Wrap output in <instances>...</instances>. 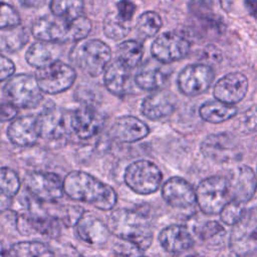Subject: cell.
<instances>
[{"label": "cell", "mask_w": 257, "mask_h": 257, "mask_svg": "<svg viewBox=\"0 0 257 257\" xmlns=\"http://www.w3.org/2000/svg\"><path fill=\"white\" fill-rule=\"evenodd\" d=\"M20 180L17 173L8 168L2 167L0 171V190L1 195L10 199L15 197L20 189Z\"/></svg>", "instance_id": "cell-36"}, {"label": "cell", "mask_w": 257, "mask_h": 257, "mask_svg": "<svg viewBox=\"0 0 257 257\" xmlns=\"http://www.w3.org/2000/svg\"><path fill=\"white\" fill-rule=\"evenodd\" d=\"M74 226L76 235L86 244L103 245L109 238L108 226L91 213L83 212Z\"/></svg>", "instance_id": "cell-21"}, {"label": "cell", "mask_w": 257, "mask_h": 257, "mask_svg": "<svg viewBox=\"0 0 257 257\" xmlns=\"http://www.w3.org/2000/svg\"><path fill=\"white\" fill-rule=\"evenodd\" d=\"M21 18L19 13L14 9L13 6L2 2L1 4V18H0V28L1 30L10 29L20 26Z\"/></svg>", "instance_id": "cell-38"}, {"label": "cell", "mask_w": 257, "mask_h": 257, "mask_svg": "<svg viewBox=\"0 0 257 257\" xmlns=\"http://www.w3.org/2000/svg\"><path fill=\"white\" fill-rule=\"evenodd\" d=\"M196 235L208 245H216L220 244L226 234L224 227L217 221L209 220L200 226H198L195 230Z\"/></svg>", "instance_id": "cell-34"}, {"label": "cell", "mask_w": 257, "mask_h": 257, "mask_svg": "<svg viewBox=\"0 0 257 257\" xmlns=\"http://www.w3.org/2000/svg\"><path fill=\"white\" fill-rule=\"evenodd\" d=\"M244 204L231 199L220 212V217L223 223L229 226H234L245 213Z\"/></svg>", "instance_id": "cell-37"}, {"label": "cell", "mask_w": 257, "mask_h": 257, "mask_svg": "<svg viewBox=\"0 0 257 257\" xmlns=\"http://www.w3.org/2000/svg\"><path fill=\"white\" fill-rule=\"evenodd\" d=\"M162 23V18L157 12L147 11L137 21L138 34L144 39L153 37L160 31Z\"/></svg>", "instance_id": "cell-35"}, {"label": "cell", "mask_w": 257, "mask_h": 257, "mask_svg": "<svg viewBox=\"0 0 257 257\" xmlns=\"http://www.w3.org/2000/svg\"><path fill=\"white\" fill-rule=\"evenodd\" d=\"M200 151L206 158L222 164L234 163L242 159V148L238 140L228 133L207 136L200 146Z\"/></svg>", "instance_id": "cell-9"}, {"label": "cell", "mask_w": 257, "mask_h": 257, "mask_svg": "<svg viewBox=\"0 0 257 257\" xmlns=\"http://www.w3.org/2000/svg\"><path fill=\"white\" fill-rule=\"evenodd\" d=\"M1 48L10 53L20 50L28 41V35L25 29L17 26L10 29L1 30Z\"/></svg>", "instance_id": "cell-33"}, {"label": "cell", "mask_w": 257, "mask_h": 257, "mask_svg": "<svg viewBox=\"0 0 257 257\" xmlns=\"http://www.w3.org/2000/svg\"><path fill=\"white\" fill-rule=\"evenodd\" d=\"M248 90V79L241 72H230L221 77L214 86L216 99L228 104L241 101Z\"/></svg>", "instance_id": "cell-17"}, {"label": "cell", "mask_w": 257, "mask_h": 257, "mask_svg": "<svg viewBox=\"0 0 257 257\" xmlns=\"http://www.w3.org/2000/svg\"><path fill=\"white\" fill-rule=\"evenodd\" d=\"M191 49L190 42L182 35L167 31L159 35L152 44L153 56L162 63H172L186 57Z\"/></svg>", "instance_id": "cell-13"}, {"label": "cell", "mask_w": 257, "mask_h": 257, "mask_svg": "<svg viewBox=\"0 0 257 257\" xmlns=\"http://www.w3.org/2000/svg\"><path fill=\"white\" fill-rule=\"evenodd\" d=\"M229 248L237 257L248 256L257 251V210L246 211L233 226Z\"/></svg>", "instance_id": "cell-8"}, {"label": "cell", "mask_w": 257, "mask_h": 257, "mask_svg": "<svg viewBox=\"0 0 257 257\" xmlns=\"http://www.w3.org/2000/svg\"><path fill=\"white\" fill-rule=\"evenodd\" d=\"M186 257H201V256L198 255V254H192V255H189V256H186Z\"/></svg>", "instance_id": "cell-46"}, {"label": "cell", "mask_w": 257, "mask_h": 257, "mask_svg": "<svg viewBox=\"0 0 257 257\" xmlns=\"http://www.w3.org/2000/svg\"><path fill=\"white\" fill-rule=\"evenodd\" d=\"M50 10L54 16L74 20L83 16V0H51Z\"/></svg>", "instance_id": "cell-31"}, {"label": "cell", "mask_w": 257, "mask_h": 257, "mask_svg": "<svg viewBox=\"0 0 257 257\" xmlns=\"http://www.w3.org/2000/svg\"><path fill=\"white\" fill-rule=\"evenodd\" d=\"M177 108V98L170 91H158L147 96L141 105L142 113L150 119L159 120L171 115Z\"/></svg>", "instance_id": "cell-24"}, {"label": "cell", "mask_w": 257, "mask_h": 257, "mask_svg": "<svg viewBox=\"0 0 257 257\" xmlns=\"http://www.w3.org/2000/svg\"><path fill=\"white\" fill-rule=\"evenodd\" d=\"M16 228L22 235H31L39 233L49 237H54L57 234L58 227L54 219L49 216L41 215L37 212L28 211L16 217Z\"/></svg>", "instance_id": "cell-22"}, {"label": "cell", "mask_w": 257, "mask_h": 257, "mask_svg": "<svg viewBox=\"0 0 257 257\" xmlns=\"http://www.w3.org/2000/svg\"><path fill=\"white\" fill-rule=\"evenodd\" d=\"M215 77L213 68L203 63L189 64L182 69L178 76L180 91L188 96H196L205 92Z\"/></svg>", "instance_id": "cell-12"}, {"label": "cell", "mask_w": 257, "mask_h": 257, "mask_svg": "<svg viewBox=\"0 0 257 257\" xmlns=\"http://www.w3.org/2000/svg\"><path fill=\"white\" fill-rule=\"evenodd\" d=\"M131 31L130 21L121 18L117 12L108 13L103 20V32L106 37L113 40L124 38Z\"/></svg>", "instance_id": "cell-32"}, {"label": "cell", "mask_w": 257, "mask_h": 257, "mask_svg": "<svg viewBox=\"0 0 257 257\" xmlns=\"http://www.w3.org/2000/svg\"><path fill=\"white\" fill-rule=\"evenodd\" d=\"M64 194L70 199L94 206L101 211L111 210L117 201L114 189L82 171H72L63 180Z\"/></svg>", "instance_id": "cell-1"}, {"label": "cell", "mask_w": 257, "mask_h": 257, "mask_svg": "<svg viewBox=\"0 0 257 257\" xmlns=\"http://www.w3.org/2000/svg\"><path fill=\"white\" fill-rule=\"evenodd\" d=\"M108 229L116 238L127 240L144 251L149 249L154 237L153 228L144 213L137 210L118 209L110 214Z\"/></svg>", "instance_id": "cell-3"}, {"label": "cell", "mask_w": 257, "mask_h": 257, "mask_svg": "<svg viewBox=\"0 0 257 257\" xmlns=\"http://www.w3.org/2000/svg\"><path fill=\"white\" fill-rule=\"evenodd\" d=\"M19 2L28 8H39L44 5L46 0H19Z\"/></svg>", "instance_id": "cell-45"}, {"label": "cell", "mask_w": 257, "mask_h": 257, "mask_svg": "<svg viewBox=\"0 0 257 257\" xmlns=\"http://www.w3.org/2000/svg\"><path fill=\"white\" fill-rule=\"evenodd\" d=\"M70 60L81 70L91 76H97L111 58L109 46L99 39L80 40L70 50Z\"/></svg>", "instance_id": "cell-4"}, {"label": "cell", "mask_w": 257, "mask_h": 257, "mask_svg": "<svg viewBox=\"0 0 257 257\" xmlns=\"http://www.w3.org/2000/svg\"><path fill=\"white\" fill-rule=\"evenodd\" d=\"M123 179L126 186L135 193L150 195L161 188L163 174L155 163L138 160L127 166Z\"/></svg>", "instance_id": "cell-7"}, {"label": "cell", "mask_w": 257, "mask_h": 257, "mask_svg": "<svg viewBox=\"0 0 257 257\" xmlns=\"http://www.w3.org/2000/svg\"><path fill=\"white\" fill-rule=\"evenodd\" d=\"M162 195L166 203L176 209L191 208L197 203L195 189L180 177L167 180L162 187Z\"/></svg>", "instance_id": "cell-15"}, {"label": "cell", "mask_w": 257, "mask_h": 257, "mask_svg": "<svg viewBox=\"0 0 257 257\" xmlns=\"http://www.w3.org/2000/svg\"><path fill=\"white\" fill-rule=\"evenodd\" d=\"M25 187L28 192L41 202L54 203L64 194L63 181L50 172H31L25 177Z\"/></svg>", "instance_id": "cell-11"}, {"label": "cell", "mask_w": 257, "mask_h": 257, "mask_svg": "<svg viewBox=\"0 0 257 257\" xmlns=\"http://www.w3.org/2000/svg\"><path fill=\"white\" fill-rule=\"evenodd\" d=\"M136 11L137 6L132 0H119L116 3V12L121 18H123L126 21L131 22Z\"/></svg>", "instance_id": "cell-41"}, {"label": "cell", "mask_w": 257, "mask_h": 257, "mask_svg": "<svg viewBox=\"0 0 257 257\" xmlns=\"http://www.w3.org/2000/svg\"><path fill=\"white\" fill-rule=\"evenodd\" d=\"M103 80L110 93L119 97L124 96L132 89L131 68L116 59L106 67Z\"/></svg>", "instance_id": "cell-25"}, {"label": "cell", "mask_w": 257, "mask_h": 257, "mask_svg": "<svg viewBox=\"0 0 257 257\" xmlns=\"http://www.w3.org/2000/svg\"><path fill=\"white\" fill-rule=\"evenodd\" d=\"M3 94L7 101L18 108H34L43 98L36 77L26 73L16 74L3 86Z\"/></svg>", "instance_id": "cell-5"}, {"label": "cell", "mask_w": 257, "mask_h": 257, "mask_svg": "<svg viewBox=\"0 0 257 257\" xmlns=\"http://www.w3.org/2000/svg\"><path fill=\"white\" fill-rule=\"evenodd\" d=\"M143 257H146V256H143Z\"/></svg>", "instance_id": "cell-47"}, {"label": "cell", "mask_w": 257, "mask_h": 257, "mask_svg": "<svg viewBox=\"0 0 257 257\" xmlns=\"http://www.w3.org/2000/svg\"><path fill=\"white\" fill-rule=\"evenodd\" d=\"M18 107L9 101H2L1 103V121L5 122L16 117Z\"/></svg>", "instance_id": "cell-43"}, {"label": "cell", "mask_w": 257, "mask_h": 257, "mask_svg": "<svg viewBox=\"0 0 257 257\" xmlns=\"http://www.w3.org/2000/svg\"><path fill=\"white\" fill-rule=\"evenodd\" d=\"M159 242L166 252L173 255H180L194 245L191 233L182 225H171L164 228L159 234Z\"/></svg>", "instance_id": "cell-23"}, {"label": "cell", "mask_w": 257, "mask_h": 257, "mask_svg": "<svg viewBox=\"0 0 257 257\" xmlns=\"http://www.w3.org/2000/svg\"><path fill=\"white\" fill-rule=\"evenodd\" d=\"M1 257H53V253L42 242L21 241L3 250Z\"/></svg>", "instance_id": "cell-28"}, {"label": "cell", "mask_w": 257, "mask_h": 257, "mask_svg": "<svg viewBox=\"0 0 257 257\" xmlns=\"http://www.w3.org/2000/svg\"><path fill=\"white\" fill-rule=\"evenodd\" d=\"M15 71V65L14 62L6 57L5 55H1V61H0V80L3 81L13 75Z\"/></svg>", "instance_id": "cell-42"}, {"label": "cell", "mask_w": 257, "mask_h": 257, "mask_svg": "<svg viewBox=\"0 0 257 257\" xmlns=\"http://www.w3.org/2000/svg\"><path fill=\"white\" fill-rule=\"evenodd\" d=\"M244 5L248 13L257 19V0H244Z\"/></svg>", "instance_id": "cell-44"}, {"label": "cell", "mask_w": 257, "mask_h": 257, "mask_svg": "<svg viewBox=\"0 0 257 257\" xmlns=\"http://www.w3.org/2000/svg\"><path fill=\"white\" fill-rule=\"evenodd\" d=\"M103 123V115L91 105L80 106L69 116L71 130L81 140H88L98 134Z\"/></svg>", "instance_id": "cell-14"}, {"label": "cell", "mask_w": 257, "mask_h": 257, "mask_svg": "<svg viewBox=\"0 0 257 257\" xmlns=\"http://www.w3.org/2000/svg\"><path fill=\"white\" fill-rule=\"evenodd\" d=\"M143 56V44L137 40L122 41L116 47V59L131 69L135 68L140 64Z\"/></svg>", "instance_id": "cell-29"}, {"label": "cell", "mask_w": 257, "mask_h": 257, "mask_svg": "<svg viewBox=\"0 0 257 257\" xmlns=\"http://www.w3.org/2000/svg\"><path fill=\"white\" fill-rule=\"evenodd\" d=\"M238 130L244 134L257 132V104L246 109L238 120Z\"/></svg>", "instance_id": "cell-39"}, {"label": "cell", "mask_w": 257, "mask_h": 257, "mask_svg": "<svg viewBox=\"0 0 257 257\" xmlns=\"http://www.w3.org/2000/svg\"><path fill=\"white\" fill-rule=\"evenodd\" d=\"M197 204L207 215L220 214L224 206L231 200L228 179L212 176L203 180L196 189Z\"/></svg>", "instance_id": "cell-6"}, {"label": "cell", "mask_w": 257, "mask_h": 257, "mask_svg": "<svg viewBox=\"0 0 257 257\" xmlns=\"http://www.w3.org/2000/svg\"><path fill=\"white\" fill-rule=\"evenodd\" d=\"M200 116L210 123L224 122L237 113V108L234 104H228L218 99L204 102L199 108Z\"/></svg>", "instance_id": "cell-27"}, {"label": "cell", "mask_w": 257, "mask_h": 257, "mask_svg": "<svg viewBox=\"0 0 257 257\" xmlns=\"http://www.w3.org/2000/svg\"><path fill=\"white\" fill-rule=\"evenodd\" d=\"M7 137L17 147L30 148L34 146L40 138L37 116L24 115L16 117L7 127Z\"/></svg>", "instance_id": "cell-19"}, {"label": "cell", "mask_w": 257, "mask_h": 257, "mask_svg": "<svg viewBox=\"0 0 257 257\" xmlns=\"http://www.w3.org/2000/svg\"><path fill=\"white\" fill-rule=\"evenodd\" d=\"M60 52L58 43L38 41L27 49L25 58L31 66L42 68L57 61Z\"/></svg>", "instance_id": "cell-26"}, {"label": "cell", "mask_w": 257, "mask_h": 257, "mask_svg": "<svg viewBox=\"0 0 257 257\" xmlns=\"http://www.w3.org/2000/svg\"><path fill=\"white\" fill-rule=\"evenodd\" d=\"M114 242L113 245V253L116 257H143V252L144 250L141 249L139 246H137L136 244L127 241V240H123V239H119Z\"/></svg>", "instance_id": "cell-40"}, {"label": "cell", "mask_w": 257, "mask_h": 257, "mask_svg": "<svg viewBox=\"0 0 257 257\" xmlns=\"http://www.w3.org/2000/svg\"><path fill=\"white\" fill-rule=\"evenodd\" d=\"M91 21L81 16L68 20L57 16H43L32 23V35L39 41L52 43L78 42L84 39L91 31Z\"/></svg>", "instance_id": "cell-2"}, {"label": "cell", "mask_w": 257, "mask_h": 257, "mask_svg": "<svg viewBox=\"0 0 257 257\" xmlns=\"http://www.w3.org/2000/svg\"><path fill=\"white\" fill-rule=\"evenodd\" d=\"M35 77L42 92L56 94L72 86L76 72L70 65L57 60L45 67L38 68Z\"/></svg>", "instance_id": "cell-10"}, {"label": "cell", "mask_w": 257, "mask_h": 257, "mask_svg": "<svg viewBox=\"0 0 257 257\" xmlns=\"http://www.w3.org/2000/svg\"><path fill=\"white\" fill-rule=\"evenodd\" d=\"M231 199L245 204L254 196L257 189V178L253 170L247 166L234 169L229 178Z\"/></svg>", "instance_id": "cell-18"}, {"label": "cell", "mask_w": 257, "mask_h": 257, "mask_svg": "<svg viewBox=\"0 0 257 257\" xmlns=\"http://www.w3.org/2000/svg\"><path fill=\"white\" fill-rule=\"evenodd\" d=\"M149 134L150 128L147 123L133 115L117 117L109 131V136L119 143H136Z\"/></svg>", "instance_id": "cell-20"}, {"label": "cell", "mask_w": 257, "mask_h": 257, "mask_svg": "<svg viewBox=\"0 0 257 257\" xmlns=\"http://www.w3.org/2000/svg\"><path fill=\"white\" fill-rule=\"evenodd\" d=\"M168 74L160 68H146L139 71L135 76L136 84L145 90H158L165 86Z\"/></svg>", "instance_id": "cell-30"}, {"label": "cell", "mask_w": 257, "mask_h": 257, "mask_svg": "<svg viewBox=\"0 0 257 257\" xmlns=\"http://www.w3.org/2000/svg\"><path fill=\"white\" fill-rule=\"evenodd\" d=\"M40 138L49 142H61L67 136L66 116L56 106L45 107L37 116Z\"/></svg>", "instance_id": "cell-16"}]
</instances>
